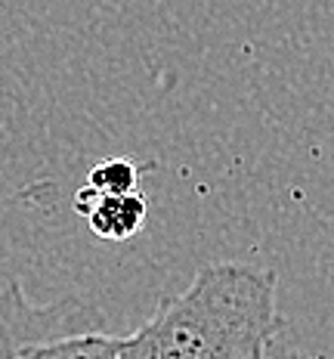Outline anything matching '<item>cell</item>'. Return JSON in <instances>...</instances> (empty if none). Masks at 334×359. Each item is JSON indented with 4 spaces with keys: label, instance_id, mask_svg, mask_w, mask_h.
<instances>
[{
    "label": "cell",
    "instance_id": "cell-5",
    "mask_svg": "<svg viewBox=\"0 0 334 359\" xmlns=\"http://www.w3.org/2000/svg\"><path fill=\"white\" fill-rule=\"evenodd\" d=\"M87 186H93L99 196H121V192L139 189V168L130 158H109L96 164L87 177Z\"/></svg>",
    "mask_w": 334,
    "mask_h": 359
},
{
    "label": "cell",
    "instance_id": "cell-1",
    "mask_svg": "<svg viewBox=\"0 0 334 359\" xmlns=\"http://www.w3.org/2000/svg\"><path fill=\"white\" fill-rule=\"evenodd\" d=\"M276 273L242 260H217L189 288L165 297L155 316L127 338L124 359H260L281 332Z\"/></svg>",
    "mask_w": 334,
    "mask_h": 359
},
{
    "label": "cell",
    "instance_id": "cell-7",
    "mask_svg": "<svg viewBox=\"0 0 334 359\" xmlns=\"http://www.w3.org/2000/svg\"><path fill=\"white\" fill-rule=\"evenodd\" d=\"M260 359H270V353H266V356H260Z\"/></svg>",
    "mask_w": 334,
    "mask_h": 359
},
{
    "label": "cell",
    "instance_id": "cell-3",
    "mask_svg": "<svg viewBox=\"0 0 334 359\" xmlns=\"http://www.w3.org/2000/svg\"><path fill=\"white\" fill-rule=\"evenodd\" d=\"M148 201L139 189L121 192V196H99L96 205L87 214L90 233L96 238H109V242H124V238L137 236L146 223Z\"/></svg>",
    "mask_w": 334,
    "mask_h": 359
},
{
    "label": "cell",
    "instance_id": "cell-6",
    "mask_svg": "<svg viewBox=\"0 0 334 359\" xmlns=\"http://www.w3.org/2000/svg\"><path fill=\"white\" fill-rule=\"evenodd\" d=\"M294 359H313V356H303V353H294Z\"/></svg>",
    "mask_w": 334,
    "mask_h": 359
},
{
    "label": "cell",
    "instance_id": "cell-4",
    "mask_svg": "<svg viewBox=\"0 0 334 359\" xmlns=\"http://www.w3.org/2000/svg\"><path fill=\"white\" fill-rule=\"evenodd\" d=\"M25 359H124L118 338L106 328L96 332H78L62 334L53 341H41L25 350Z\"/></svg>",
    "mask_w": 334,
    "mask_h": 359
},
{
    "label": "cell",
    "instance_id": "cell-2",
    "mask_svg": "<svg viewBox=\"0 0 334 359\" xmlns=\"http://www.w3.org/2000/svg\"><path fill=\"white\" fill-rule=\"evenodd\" d=\"M96 328H106L102 313L78 297L34 304L28 301L22 282H6L0 288V359H25V350L41 341Z\"/></svg>",
    "mask_w": 334,
    "mask_h": 359
}]
</instances>
